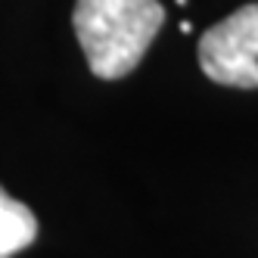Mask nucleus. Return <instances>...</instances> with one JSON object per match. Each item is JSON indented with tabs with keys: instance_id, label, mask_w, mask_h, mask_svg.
Masks as SVG:
<instances>
[{
	"instance_id": "nucleus-1",
	"label": "nucleus",
	"mask_w": 258,
	"mask_h": 258,
	"mask_svg": "<svg viewBox=\"0 0 258 258\" xmlns=\"http://www.w3.org/2000/svg\"><path fill=\"white\" fill-rule=\"evenodd\" d=\"M162 25L165 7L159 0H75L72 10L87 66L103 81L131 75Z\"/></svg>"
},
{
	"instance_id": "nucleus-2",
	"label": "nucleus",
	"mask_w": 258,
	"mask_h": 258,
	"mask_svg": "<svg viewBox=\"0 0 258 258\" xmlns=\"http://www.w3.org/2000/svg\"><path fill=\"white\" fill-rule=\"evenodd\" d=\"M202 72L224 87H258V4L233 10L199 38Z\"/></svg>"
},
{
	"instance_id": "nucleus-3",
	"label": "nucleus",
	"mask_w": 258,
	"mask_h": 258,
	"mask_svg": "<svg viewBox=\"0 0 258 258\" xmlns=\"http://www.w3.org/2000/svg\"><path fill=\"white\" fill-rule=\"evenodd\" d=\"M38 236V218L25 202L13 199L0 187V258H13L28 249Z\"/></svg>"
}]
</instances>
